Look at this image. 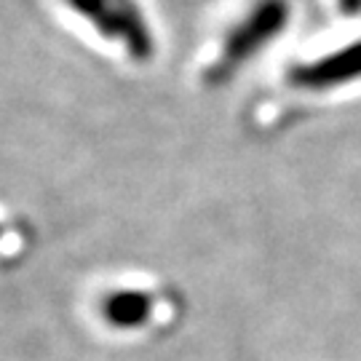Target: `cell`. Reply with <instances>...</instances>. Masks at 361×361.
Here are the masks:
<instances>
[{"instance_id": "1", "label": "cell", "mask_w": 361, "mask_h": 361, "mask_svg": "<svg viewBox=\"0 0 361 361\" xmlns=\"http://www.w3.org/2000/svg\"><path fill=\"white\" fill-rule=\"evenodd\" d=\"M286 22H289V3L286 0H259L244 22L233 27L231 35L225 38L219 59L207 70L209 86L228 83L246 59H252L268 40H273L284 30Z\"/></svg>"}, {"instance_id": "2", "label": "cell", "mask_w": 361, "mask_h": 361, "mask_svg": "<svg viewBox=\"0 0 361 361\" xmlns=\"http://www.w3.org/2000/svg\"><path fill=\"white\" fill-rule=\"evenodd\" d=\"M89 19L99 30V35L121 40L134 62H147L153 56V35L134 0H104Z\"/></svg>"}, {"instance_id": "3", "label": "cell", "mask_w": 361, "mask_h": 361, "mask_svg": "<svg viewBox=\"0 0 361 361\" xmlns=\"http://www.w3.org/2000/svg\"><path fill=\"white\" fill-rule=\"evenodd\" d=\"M361 78V40L350 43L340 51L329 54L324 59H316L310 65L292 67L289 80L300 89H332V86H345L350 80Z\"/></svg>"}, {"instance_id": "4", "label": "cell", "mask_w": 361, "mask_h": 361, "mask_svg": "<svg viewBox=\"0 0 361 361\" xmlns=\"http://www.w3.org/2000/svg\"><path fill=\"white\" fill-rule=\"evenodd\" d=\"M153 313V300L145 292H116L102 302V316L113 326L131 329L150 319Z\"/></svg>"}, {"instance_id": "5", "label": "cell", "mask_w": 361, "mask_h": 361, "mask_svg": "<svg viewBox=\"0 0 361 361\" xmlns=\"http://www.w3.org/2000/svg\"><path fill=\"white\" fill-rule=\"evenodd\" d=\"M337 3H340V11L348 13V16L361 13V0H337Z\"/></svg>"}]
</instances>
